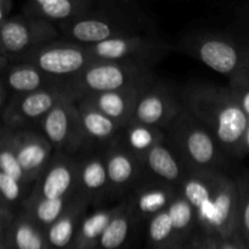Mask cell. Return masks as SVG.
<instances>
[{"label":"cell","instance_id":"6da1fadb","mask_svg":"<svg viewBox=\"0 0 249 249\" xmlns=\"http://www.w3.org/2000/svg\"><path fill=\"white\" fill-rule=\"evenodd\" d=\"M180 94L185 109L211 131L231 160L248 155L246 139L249 118L228 85L192 84L184 88Z\"/></svg>","mask_w":249,"mask_h":249},{"label":"cell","instance_id":"7a4b0ae2","mask_svg":"<svg viewBox=\"0 0 249 249\" xmlns=\"http://www.w3.org/2000/svg\"><path fill=\"white\" fill-rule=\"evenodd\" d=\"M61 38L95 45L124 36L156 34L152 18L131 0H101L79 18L58 24Z\"/></svg>","mask_w":249,"mask_h":249},{"label":"cell","instance_id":"3957f363","mask_svg":"<svg viewBox=\"0 0 249 249\" xmlns=\"http://www.w3.org/2000/svg\"><path fill=\"white\" fill-rule=\"evenodd\" d=\"M165 141L189 172L229 174L232 160L187 109L165 130Z\"/></svg>","mask_w":249,"mask_h":249},{"label":"cell","instance_id":"277c9868","mask_svg":"<svg viewBox=\"0 0 249 249\" xmlns=\"http://www.w3.org/2000/svg\"><path fill=\"white\" fill-rule=\"evenodd\" d=\"M175 50L226 75L229 82L249 79V41L235 34L191 32L182 36Z\"/></svg>","mask_w":249,"mask_h":249},{"label":"cell","instance_id":"5b68a950","mask_svg":"<svg viewBox=\"0 0 249 249\" xmlns=\"http://www.w3.org/2000/svg\"><path fill=\"white\" fill-rule=\"evenodd\" d=\"M155 80L153 70L121 62H94L67 83L77 101L90 94L142 88Z\"/></svg>","mask_w":249,"mask_h":249},{"label":"cell","instance_id":"8992f818","mask_svg":"<svg viewBox=\"0 0 249 249\" xmlns=\"http://www.w3.org/2000/svg\"><path fill=\"white\" fill-rule=\"evenodd\" d=\"M87 46L95 62L129 63L150 70L175 50L158 33L124 36Z\"/></svg>","mask_w":249,"mask_h":249},{"label":"cell","instance_id":"52a82bcc","mask_svg":"<svg viewBox=\"0 0 249 249\" xmlns=\"http://www.w3.org/2000/svg\"><path fill=\"white\" fill-rule=\"evenodd\" d=\"M16 62L31 63L67 87L68 82L84 72L95 61L87 45L60 38L39 46Z\"/></svg>","mask_w":249,"mask_h":249},{"label":"cell","instance_id":"ba28073f","mask_svg":"<svg viewBox=\"0 0 249 249\" xmlns=\"http://www.w3.org/2000/svg\"><path fill=\"white\" fill-rule=\"evenodd\" d=\"M240 196L235 177L218 174L208 203L197 214V230L204 236L226 237L237 232Z\"/></svg>","mask_w":249,"mask_h":249},{"label":"cell","instance_id":"9c48e42d","mask_svg":"<svg viewBox=\"0 0 249 249\" xmlns=\"http://www.w3.org/2000/svg\"><path fill=\"white\" fill-rule=\"evenodd\" d=\"M55 153L79 157L94 146L83 128L77 101L68 100L56 106L38 125Z\"/></svg>","mask_w":249,"mask_h":249},{"label":"cell","instance_id":"30bf717a","mask_svg":"<svg viewBox=\"0 0 249 249\" xmlns=\"http://www.w3.org/2000/svg\"><path fill=\"white\" fill-rule=\"evenodd\" d=\"M60 38L57 26L23 14L9 17L0 24V51L11 63Z\"/></svg>","mask_w":249,"mask_h":249},{"label":"cell","instance_id":"8fae6325","mask_svg":"<svg viewBox=\"0 0 249 249\" xmlns=\"http://www.w3.org/2000/svg\"><path fill=\"white\" fill-rule=\"evenodd\" d=\"M68 100L77 101L74 95L65 87L17 95L11 97L1 109L2 126L11 130L36 129L56 106Z\"/></svg>","mask_w":249,"mask_h":249},{"label":"cell","instance_id":"7c38bea8","mask_svg":"<svg viewBox=\"0 0 249 249\" xmlns=\"http://www.w3.org/2000/svg\"><path fill=\"white\" fill-rule=\"evenodd\" d=\"M181 94L169 85L152 80L139 92L131 121L165 131L184 112Z\"/></svg>","mask_w":249,"mask_h":249},{"label":"cell","instance_id":"4fadbf2b","mask_svg":"<svg viewBox=\"0 0 249 249\" xmlns=\"http://www.w3.org/2000/svg\"><path fill=\"white\" fill-rule=\"evenodd\" d=\"M79 192V157L53 153L50 163L36 180L27 199L73 197Z\"/></svg>","mask_w":249,"mask_h":249},{"label":"cell","instance_id":"5bb4252c","mask_svg":"<svg viewBox=\"0 0 249 249\" xmlns=\"http://www.w3.org/2000/svg\"><path fill=\"white\" fill-rule=\"evenodd\" d=\"M108 174V198L125 199L147 177L142 160L124 148L118 141L104 148Z\"/></svg>","mask_w":249,"mask_h":249},{"label":"cell","instance_id":"9a60e30c","mask_svg":"<svg viewBox=\"0 0 249 249\" xmlns=\"http://www.w3.org/2000/svg\"><path fill=\"white\" fill-rule=\"evenodd\" d=\"M11 140L27 181L34 185L55 153L53 146L36 129L11 130Z\"/></svg>","mask_w":249,"mask_h":249},{"label":"cell","instance_id":"2e32d148","mask_svg":"<svg viewBox=\"0 0 249 249\" xmlns=\"http://www.w3.org/2000/svg\"><path fill=\"white\" fill-rule=\"evenodd\" d=\"M66 87L65 83L50 77L36 66L26 62H12L1 72L0 91H1V109L9 100L17 95H26L51 88Z\"/></svg>","mask_w":249,"mask_h":249},{"label":"cell","instance_id":"e0dca14e","mask_svg":"<svg viewBox=\"0 0 249 249\" xmlns=\"http://www.w3.org/2000/svg\"><path fill=\"white\" fill-rule=\"evenodd\" d=\"M179 190L146 177L128 196L136 223H147L160 212L167 211Z\"/></svg>","mask_w":249,"mask_h":249},{"label":"cell","instance_id":"ac0fdd59","mask_svg":"<svg viewBox=\"0 0 249 249\" xmlns=\"http://www.w3.org/2000/svg\"><path fill=\"white\" fill-rule=\"evenodd\" d=\"M109 184L104 148L92 147L79 156V194L91 206H99L108 198Z\"/></svg>","mask_w":249,"mask_h":249},{"label":"cell","instance_id":"d6986e66","mask_svg":"<svg viewBox=\"0 0 249 249\" xmlns=\"http://www.w3.org/2000/svg\"><path fill=\"white\" fill-rule=\"evenodd\" d=\"M95 4V0H32L22 6L21 14L58 26L79 18Z\"/></svg>","mask_w":249,"mask_h":249},{"label":"cell","instance_id":"ffe728a7","mask_svg":"<svg viewBox=\"0 0 249 249\" xmlns=\"http://www.w3.org/2000/svg\"><path fill=\"white\" fill-rule=\"evenodd\" d=\"M148 177L160 182L180 189L185 178L189 174L181 160L172 150L167 141L153 147L142 160Z\"/></svg>","mask_w":249,"mask_h":249},{"label":"cell","instance_id":"44dd1931","mask_svg":"<svg viewBox=\"0 0 249 249\" xmlns=\"http://www.w3.org/2000/svg\"><path fill=\"white\" fill-rule=\"evenodd\" d=\"M90 206L89 199L79 192L73 197L62 215L46 231L51 249H70Z\"/></svg>","mask_w":249,"mask_h":249},{"label":"cell","instance_id":"7402d4cb","mask_svg":"<svg viewBox=\"0 0 249 249\" xmlns=\"http://www.w3.org/2000/svg\"><path fill=\"white\" fill-rule=\"evenodd\" d=\"M142 88L90 94L82 97L79 101L94 107L105 116L124 126L133 118L136 100H138L139 92Z\"/></svg>","mask_w":249,"mask_h":249},{"label":"cell","instance_id":"603a6c76","mask_svg":"<svg viewBox=\"0 0 249 249\" xmlns=\"http://www.w3.org/2000/svg\"><path fill=\"white\" fill-rule=\"evenodd\" d=\"M77 105L83 128L94 147L106 148L107 146L116 142L123 128L121 124L84 102L78 101Z\"/></svg>","mask_w":249,"mask_h":249},{"label":"cell","instance_id":"cb8c5ba5","mask_svg":"<svg viewBox=\"0 0 249 249\" xmlns=\"http://www.w3.org/2000/svg\"><path fill=\"white\" fill-rule=\"evenodd\" d=\"M1 249H51V247L45 231L21 211L6 235L1 237Z\"/></svg>","mask_w":249,"mask_h":249},{"label":"cell","instance_id":"d4e9b609","mask_svg":"<svg viewBox=\"0 0 249 249\" xmlns=\"http://www.w3.org/2000/svg\"><path fill=\"white\" fill-rule=\"evenodd\" d=\"M124 148L142 160L148 152L165 141V131L130 121L122 128L117 139Z\"/></svg>","mask_w":249,"mask_h":249},{"label":"cell","instance_id":"484cf974","mask_svg":"<svg viewBox=\"0 0 249 249\" xmlns=\"http://www.w3.org/2000/svg\"><path fill=\"white\" fill-rule=\"evenodd\" d=\"M119 208V202L109 208L97 209L94 213L88 214L73 240L70 249H97L100 240L112 218Z\"/></svg>","mask_w":249,"mask_h":249},{"label":"cell","instance_id":"4316f807","mask_svg":"<svg viewBox=\"0 0 249 249\" xmlns=\"http://www.w3.org/2000/svg\"><path fill=\"white\" fill-rule=\"evenodd\" d=\"M135 224L136 220L131 211L130 201L126 197L119 202L118 211L105 230L97 249H122L125 246Z\"/></svg>","mask_w":249,"mask_h":249},{"label":"cell","instance_id":"83f0119b","mask_svg":"<svg viewBox=\"0 0 249 249\" xmlns=\"http://www.w3.org/2000/svg\"><path fill=\"white\" fill-rule=\"evenodd\" d=\"M73 197L53 199H27L21 211L46 232L62 215Z\"/></svg>","mask_w":249,"mask_h":249},{"label":"cell","instance_id":"f1b7e54d","mask_svg":"<svg viewBox=\"0 0 249 249\" xmlns=\"http://www.w3.org/2000/svg\"><path fill=\"white\" fill-rule=\"evenodd\" d=\"M167 211L172 218L177 240L186 242L197 231V214L195 208L178 192Z\"/></svg>","mask_w":249,"mask_h":249},{"label":"cell","instance_id":"f546056e","mask_svg":"<svg viewBox=\"0 0 249 249\" xmlns=\"http://www.w3.org/2000/svg\"><path fill=\"white\" fill-rule=\"evenodd\" d=\"M146 229L148 245L153 249H164L177 242H184L175 237L174 226L168 211L160 212L151 218L146 223Z\"/></svg>","mask_w":249,"mask_h":249},{"label":"cell","instance_id":"4dcf8cb0","mask_svg":"<svg viewBox=\"0 0 249 249\" xmlns=\"http://www.w3.org/2000/svg\"><path fill=\"white\" fill-rule=\"evenodd\" d=\"M0 173H4V174L15 178L18 181L31 185L27 181L26 175H24L23 169H22L16 152H15L11 140V130L2 125L1 134H0Z\"/></svg>","mask_w":249,"mask_h":249},{"label":"cell","instance_id":"1f68e13d","mask_svg":"<svg viewBox=\"0 0 249 249\" xmlns=\"http://www.w3.org/2000/svg\"><path fill=\"white\" fill-rule=\"evenodd\" d=\"M31 185L18 181L10 175L0 173V192H1V203L21 212L22 206L29 197L32 191Z\"/></svg>","mask_w":249,"mask_h":249},{"label":"cell","instance_id":"d6a6232c","mask_svg":"<svg viewBox=\"0 0 249 249\" xmlns=\"http://www.w3.org/2000/svg\"><path fill=\"white\" fill-rule=\"evenodd\" d=\"M235 181L240 196L238 207V224L237 232L245 245L249 248V172L240 173L235 175Z\"/></svg>","mask_w":249,"mask_h":249},{"label":"cell","instance_id":"836d02e7","mask_svg":"<svg viewBox=\"0 0 249 249\" xmlns=\"http://www.w3.org/2000/svg\"><path fill=\"white\" fill-rule=\"evenodd\" d=\"M228 87L238 106L249 118V79L230 80Z\"/></svg>","mask_w":249,"mask_h":249},{"label":"cell","instance_id":"e575fe53","mask_svg":"<svg viewBox=\"0 0 249 249\" xmlns=\"http://www.w3.org/2000/svg\"><path fill=\"white\" fill-rule=\"evenodd\" d=\"M235 36L249 41V2L235 9Z\"/></svg>","mask_w":249,"mask_h":249},{"label":"cell","instance_id":"d590c367","mask_svg":"<svg viewBox=\"0 0 249 249\" xmlns=\"http://www.w3.org/2000/svg\"><path fill=\"white\" fill-rule=\"evenodd\" d=\"M216 238H218L219 249H242V241H241L238 232L233 233L232 236Z\"/></svg>","mask_w":249,"mask_h":249},{"label":"cell","instance_id":"8d00e7d4","mask_svg":"<svg viewBox=\"0 0 249 249\" xmlns=\"http://www.w3.org/2000/svg\"><path fill=\"white\" fill-rule=\"evenodd\" d=\"M203 241L204 235L197 230L196 232L187 240V242L185 243L184 248L182 249H202V247H203Z\"/></svg>","mask_w":249,"mask_h":249},{"label":"cell","instance_id":"74e56055","mask_svg":"<svg viewBox=\"0 0 249 249\" xmlns=\"http://www.w3.org/2000/svg\"><path fill=\"white\" fill-rule=\"evenodd\" d=\"M14 9V1L12 0H0V24L4 23L11 14Z\"/></svg>","mask_w":249,"mask_h":249},{"label":"cell","instance_id":"f35d334b","mask_svg":"<svg viewBox=\"0 0 249 249\" xmlns=\"http://www.w3.org/2000/svg\"><path fill=\"white\" fill-rule=\"evenodd\" d=\"M202 249H219L218 238L212 237V236H204L203 247Z\"/></svg>","mask_w":249,"mask_h":249},{"label":"cell","instance_id":"ab89813d","mask_svg":"<svg viewBox=\"0 0 249 249\" xmlns=\"http://www.w3.org/2000/svg\"><path fill=\"white\" fill-rule=\"evenodd\" d=\"M186 242H187V241H186ZM186 242H177V243H174V245L169 246V247H167V248H164V249H182V248H184L185 243H186Z\"/></svg>","mask_w":249,"mask_h":249},{"label":"cell","instance_id":"60d3db41","mask_svg":"<svg viewBox=\"0 0 249 249\" xmlns=\"http://www.w3.org/2000/svg\"><path fill=\"white\" fill-rule=\"evenodd\" d=\"M246 146H247V151L249 153V128H248V131H247V139H246Z\"/></svg>","mask_w":249,"mask_h":249},{"label":"cell","instance_id":"b9f144b4","mask_svg":"<svg viewBox=\"0 0 249 249\" xmlns=\"http://www.w3.org/2000/svg\"><path fill=\"white\" fill-rule=\"evenodd\" d=\"M241 241H242V238H241ZM242 249H249L247 246L245 245V242H243V241H242Z\"/></svg>","mask_w":249,"mask_h":249}]
</instances>
